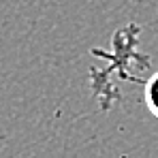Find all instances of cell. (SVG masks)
Returning <instances> with one entry per match:
<instances>
[{"label": "cell", "mask_w": 158, "mask_h": 158, "mask_svg": "<svg viewBox=\"0 0 158 158\" xmlns=\"http://www.w3.org/2000/svg\"><path fill=\"white\" fill-rule=\"evenodd\" d=\"M143 101L150 109V113L158 118V71L145 81V92H143Z\"/></svg>", "instance_id": "obj_1"}]
</instances>
